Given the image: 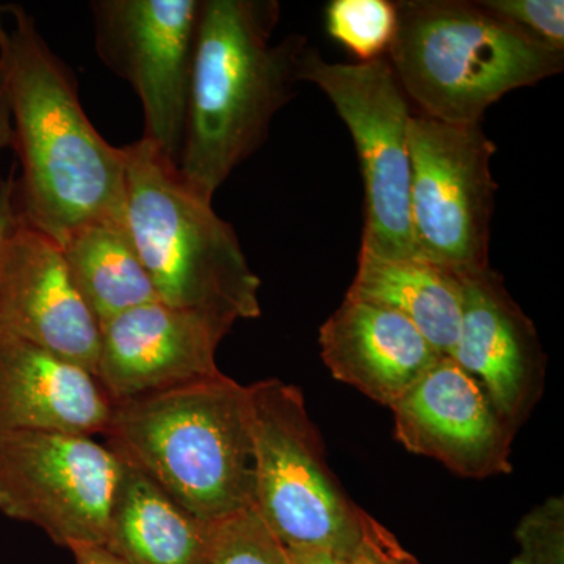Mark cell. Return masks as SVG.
Here are the masks:
<instances>
[{"instance_id": "6da1fadb", "label": "cell", "mask_w": 564, "mask_h": 564, "mask_svg": "<svg viewBox=\"0 0 564 564\" xmlns=\"http://www.w3.org/2000/svg\"><path fill=\"white\" fill-rule=\"evenodd\" d=\"M0 70L20 159L17 204L22 223L61 247L82 226L126 218V161L96 131L73 73L51 51L35 18L6 6Z\"/></svg>"}, {"instance_id": "7a4b0ae2", "label": "cell", "mask_w": 564, "mask_h": 564, "mask_svg": "<svg viewBox=\"0 0 564 564\" xmlns=\"http://www.w3.org/2000/svg\"><path fill=\"white\" fill-rule=\"evenodd\" d=\"M276 0H202L177 174L204 202L269 139L293 98L307 41L273 43Z\"/></svg>"}, {"instance_id": "3957f363", "label": "cell", "mask_w": 564, "mask_h": 564, "mask_svg": "<svg viewBox=\"0 0 564 564\" xmlns=\"http://www.w3.org/2000/svg\"><path fill=\"white\" fill-rule=\"evenodd\" d=\"M104 436L204 522L254 508L250 399L225 373L115 402Z\"/></svg>"}, {"instance_id": "277c9868", "label": "cell", "mask_w": 564, "mask_h": 564, "mask_svg": "<svg viewBox=\"0 0 564 564\" xmlns=\"http://www.w3.org/2000/svg\"><path fill=\"white\" fill-rule=\"evenodd\" d=\"M388 61L421 113L447 124H481L518 88L562 73L554 50L480 2L400 0Z\"/></svg>"}, {"instance_id": "5b68a950", "label": "cell", "mask_w": 564, "mask_h": 564, "mask_svg": "<svg viewBox=\"0 0 564 564\" xmlns=\"http://www.w3.org/2000/svg\"><path fill=\"white\" fill-rule=\"evenodd\" d=\"M126 218L159 302L234 326L261 315V280L236 229L188 191L154 144L122 147Z\"/></svg>"}, {"instance_id": "8992f818", "label": "cell", "mask_w": 564, "mask_h": 564, "mask_svg": "<svg viewBox=\"0 0 564 564\" xmlns=\"http://www.w3.org/2000/svg\"><path fill=\"white\" fill-rule=\"evenodd\" d=\"M254 445V510L288 549L356 556L359 507L328 464L302 389L270 378L247 386Z\"/></svg>"}, {"instance_id": "52a82bcc", "label": "cell", "mask_w": 564, "mask_h": 564, "mask_svg": "<svg viewBox=\"0 0 564 564\" xmlns=\"http://www.w3.org/2000/svg\"><path fill=\"white\" fill-rule=\"evenodd\" d=\"M299 80L328 96L355 140L366 192L361 250L384 259H417L410 210L413 113L388 57L348 65L306 50Z\"/></svg>"}, {"instance_id": "ba28073f", "label": "cell", "mask_w": 564, "mask_h": 564, "mask_svg": "<svg viewBox=\"0 0 564 564\" xmlns=\"http://www.w3.org/2000/svg\"><path fill=\"white\" fill-rule=\"evenodd\" d=\"M410 152L417 259L459 276L489 269L496 144L481 124H447L419 113L410 121Z\"/></svg>"}, {"instance_id": "9c48e42d", "label": "cell", "mask_w": 564, "mask_h": 564, "mask_svg": "<svg viewBox=\"0 0 564 564\" xmlns=\"http://www.w3.org/2000/svg\"><path fill=\"white\" fill-rule=\"evenodd\" d=\"M121 458L90 436L0 434V511L54 543L104 545Z\"/></svg>"}, {"instance_id": "30bf717a", "label": "cell", "mask_w": 564, "mask_h": 564, "mask_svg": "<svg viewBox=\"0 0 564 564\" xmlns=\"http://www.w3.org/2000/svg\"><path fill=\"white\" fill-rule=\"evenodd\" d=\"M90 9L99 61L139 96L141 139L177 166L202 0H95Z\"/></svg>"}, {"instance_id": "8fae6325", "label": "cell", "mask_w": 564, "mask_h": 564, "mask_svg": "<svg viewBox=\"0 0 564 564\" xmlns=\"http://www.w3.org/2000/svg\"><path fill=\"white\" fill-rule=\"evenodd\" d=\"M391 411L397 441L411 454L477 480L513 470L514 433L484 388L451 356H441Z\"/></svg>"}, {"instance_id": "7c38bea8", "label": "cell", "mask_w": 564, "mask_h": 564, "mask_svg": "<svg viewBox=\"0 0 564 564\" xmlns=\"http://www.w3.org/2000/svg\"><path fill=\"white\" fill-rule=\"evenodd\" d=\"M0 336H13L98 375L101 326L82 299L61 247L18 223L0 272Z\"/></svg>"}, {"instance_id": "4fadbf2b", "label": "cell", "mask_w": 564, "mask_h": 564, "mask_svg": "<svg viewBox=\"0 0 564 564\" xmlns=\"http://www.w3.org/2000/svg\"><path fill=\"white\" fill-rule=\"evenodd\" d=\"M231 329L159 300L140 304L102 323L96 377L113 402L217 377L218 345Z\"/></svg>"}, {"instance_id": "5bb4252c", "label": "cell", "mask_w": 564, "mask_h": 564, "mask_svg": "<svg viewBox=\"0 0 564 564\" xmlns=\"http://www.w3.org/2000/svg\"><path fill=\"white\" fill-rule=\"evenodd\" d=\"M451 358L518 433L543 397L545 355L533 322L491 269L463 276L462 326Z\"/></svg>"}, {"instance_id": "9a60e30c", "label": "cell", "mask_w": 564, "mask_h": 564, "mask_svg": "<svg viewBox=\"0 0 564 564\" xmlns=\"http://www.w3.org/2000/svg\"><path fill=\"white\" fill-rule=\"evenodd\" d=\"M113 408L95 375L39 345L0 336V434L93 437L107 433Z\"/></svg>"}, {"instance_id": "2e32d148", "label": "cell", "mask_w": 564, "mask_h": 564, "mask_svg": "<svg viewBox=\"0 0 564 564\" xmlns=\"http://www.w3.org/2000/svg\"><path fill=\"white\" fill-rule=\"evenodd\" d=\"M318 343L336 380L389 410L443 356L403 315L348 293Z\"/></svg>"}, {"instance_id": "e0dca14e", "label": "cell", "mask_w": 564, "mask_h": 564, "mask_svg": "<svg viewBox=\"0 0 564 564\" xmlns=\"http://www.w3.org/2000/svg\"><path fill=\"white\" fill-rule=\"evenodd\" d=\"M121 458L104 547L128 564H206L212 530Z\"/></svg>"}, {"instance_id": "ac0fdd59", "label": "cell", "mask_w": 564, "mask_h": 564, "mask_svg": "<svg viewBox=\"0 0 564 564\" xmlns=\"http://www.w3.org/2000/svg\"><path fill=\"white\" fill-rule=\"evenodd\" d=\"M347 293L403 315L440 355L454 352L462 326L459 274L422 259H384L361 250Z\"/></svg>"}, {"instance_id": "d6986e66", "label": "cell", "mask_w": 564, "mask_h": 564, "mask_svg": "<svg viewBox=\"0 0 564 564\" xmlns=\"http://www.w3.org/2000/svg\"><path fill=\"white\" fill-rule=\"evenodd\" d=\"M61 250L77 291L99 326L140 304L158 302L128 220L82 226L61 245Z\"/></svg>"}, {"instance_id": "ffe728a7", "label": "cell", "mask_w": 564, "mask_h": 564, "mask_svg": "<svg viewBox=\"0 0 564 564\" xmlns=\"http://www.w3.org/2000/svg\"><path fill=\"white\" fill-rule=\"evenodd\" d=\"M326 31L361 63L388 57L397 32V7L389 0H333Z\"/></svg>"}, {"instance_id": "44dd1931", "label": "cell", "mask_w": 564, "mask_h": 564, "mask_svg": "<svg viewBox=\"0 0 564 564\" xmlns=\"http://www.w3.org/2000/svg\"><path fill=\"white\" fill-rule=\"evenodd\" d=\"M206 564H288L284 545L263 524L254 508L217 522Z\"/></svg>"}, {"instance_id": "7402d4cb", "label": "cell", "mask_w": 564, "mask_h": 564, "mask_svg": "<svg viewBox=\"0 0 564 564\" xmlns=\"http://www.w3.org/2000/svg\"><path fill=\"white\" fill-rule=\"evenodd\" d=\"M514 536L519 551L511 564H564L563 497H551L530 510Z\"/></svg>"}, {"instance_id": "603a6c76", "label": "cell", "mask_w": 564, "mask_h": 564, "mask_svg": "<svg viewBox=\"0 0 564 564\" xmlns=\"http://www.w3.org/2000/svg\"><path fill=\"white\" fill-rule=\"evenodd\" d=\"M480 3L541 43L564 51L563 0H481Z\"/></svg>"}, {"instance_id": "cb8c5ba5", "label": "cell", "mask_w": 564, "mask_h": 564, "mask_svg": "<svg viewBox=\"0 0 564 564\" xmlns=\"http://www.w3.org/2000/svg\"><path fill=\"white\" fill-rule=\"evenodd\" d=\"M359 541L356 560L359 564H422L410 551L403 547L399 538L378 522L372 514L359 508Z\"/></svg>"}, {"instance_id": "d4e9b609", "label": "cell", "mask_w": 564, "mask_h": 564, "mask_svg": "<svg viewBox=\"0 0 564 564\" xmlns=\"http://www.w3.org/2000/svg\"><path fill=\"white\" fill-rule=\"evenodd\" d=\"M18 223H20V212L17 204V174L10 172L6 180L0 181V272H2L7 243Z\"/></svg>"}, {"instance_id": "484cf974", "label": "cell", "mask_w": 564, "mask_h": 564, "mask_svg": "<svg viewBox=\"0 0 564 564\" xmlns=\"http://www.w3.org/2000/svg\"><path fill=\"white\" fill-rule=\"evenodd\" d=\"M285 563L288 564H359L356 556L334 554L322 549H288Z\"/></svg>"}, {"instance_id": "4316f807", "label": "cell", "mask_w": 564, "mask_h": 564, "mask_svg": "<svg viewBox=\"0 0 564 564\" xmlns=\"http://www.w3.org/2000/svg\"><path fill=\"white\" fill-rule=\"evenodd\" d=\"M69 551L73 552L76 564H128L99 544H74Z\"/></svg>"}, {"instance_id": "83f0119b", "label": "cell", "mask_w": 564, "mask_h": 564, "mask_svg": "<svg viewBox=\"0 0 564 564\" xmlns=\"http://www.w3.org/2000/svg\"><path fill=\"white\" fill-rule=\"evenodd\" d=\"M13 148V126L9 98H7L6 84H3L2 70H0V152Z\"/></svg>"}, {"instance_id": "f1b7e54d", "label": "cell", "mask_w": 564, "mask_h": 564, "mask_svg": "<svg viewBox=\"0 0 564 564\" xmlns=\"http://www.w3.org/2000/svg\"><path fill=\"white\" fill-rule=\"evenodd\" d=\"M3 9H6V6H2V3H0V22L3 21Z\"/></svg>"}]
</instances>
